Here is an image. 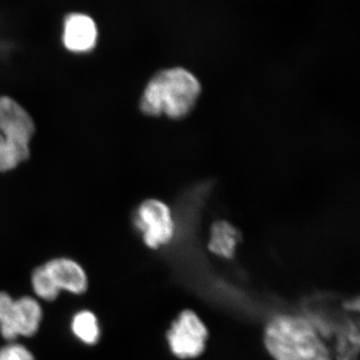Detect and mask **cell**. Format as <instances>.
<instances>
[{"mask_svg":"<svg viewBox=\"0 0 360 360\" xmlns=\"http://www.w3.org/2000/svg\"><path fill=\"white\" fill-rule=\"evenodd\" d=\"M264 345L274 360H331L311 322L298 315L272 317L265 326Z\"/></svg>","mask_w":360,"mask_h":360,"instance_id":"cell-1","label":"cell"},{"mask_svg":"<svg viewBox=\"0 0 360 360\" xmlns=\"http://www.w3.org/2000/svg\"><path fill=\"white\" fill-rule=\"evenodd\" d=\"M200 94V82L188 70L181 68L162 70L146 85L141 110L144 115H165L179 120L191 112Z\"/></svg>","mask_w":360,"mask_h":360,"instance_id":"cell-2","label":"cell"},{"mask_svg":"<svg viewBox=\"0 0 360 360\" xmlns=\"http://www.w3.org/2000/svg\"><path fill=\"white\" fill-rule=\"evenodd\" d=\"M33 134L34 123L27 111L11 97L0 96V172L27 160Z\"/></svg>","mask_w":360,"mask_h":360,"instance_id":"cell-3","label":"cell"},{"mask_svg":"<svg viewBox=\"0 0 360 360\" xmlns=\"http://www.w3.org/2000/svg\"><path fill=\"white\" fill-rule=\"evenodd\" d=\"M167 340L170 352L177 359H198L205 352L208 330L195 312L186 309L172 322Z\"/></svg>","mask_w":360,"mask_h":360,"instance_id":"cell-4","label":"cell"},{"mask_svg":"<svg viewBox=\"0 0 360 360\" xmlns=\"http://www.w3.org/2000/svg\"><path fill=\"white\" fill-rule=\"evenodd\" d=\"M134 225L149 248L158 250L167 245L174 234V222L168 206L162 201L148 200L142 202L134 215Z\"/></svg>","mask_w":360,"mask_h":360,"instance_id":"cell-5","label":"cell"},{"mask_svg":"<svg viewBox=\"0 0 360 360\" xmlns=\"http://www.w3.org/2000/svg\"><path fill=\"white\" fill-rule=\"evenodd\" d=\"M42 316L41 305L35 298L22 296L14 300L8 319L0 324V335L9 342H13L20 336L32 338L39 330Z\"/></svg>","mask_w":360,"mask_h":360,"instance_id":"cell-6","label":"cell"},{"mask_svg":"<svg viewBox=\"0 0 360 360\" xmlns=\"http://www.w3.org/2000/svg\"><path fill=\"white\" fill-rule=\"evenodd\" d=\"M98 30L94 18L84 13L68 14L63 23V42L73 53H86L96 46Z\"/></svg>","mask_w":360,"mask_h":360,"instance_id":"cell-7","label":"cell"},{"mask_svg":"<svg viewBox=\"0 0 360 360\" xmlns=\"http://www.w3.org/2000/svg\"><path fill=\"white\" fill-rule=\"evenodd\" d=\"M44 267L59 291L80 295L89 288V277L84 267L70 258H53Z\"/></svg>","mask_w":360,"mask_h":360,"instance_id":"cell-8","label":"cell"},{"mask_svg":"<svg viewBox=\"0 0 360 360\" xmlns=\"http://www.w3.org/2000/svg\"><path fill=\"white\" fill-rule=\"evenodd\" d=\"M240 241V233L233 225L224 220L214 222L210 229L208 250L217 257L231 259Z\"/></svg>","mask_w":360,"mask_h":360,"instance_id":"cell-9","label":"cell"},{"mask_svg":"<svg viewBox=\"0 0 360 360\" xmlns=\"http://www.w3.org/2000/svg\"><path fill=\"white\" fill-rule=\"evenodd\" d=\"M70 328L75 338L85 345H96L101 340V330L98 319L89 310H82L73 315Z\"/></svg>","mask_w":360,"mask_h":360,"instance_id":"cell-10","label":"cell"},{"mask_svg":"<svg viewBox=\"0 0 360 360\" xmlns=\"http://www.w3.org/2000/svg\"><path fill=\"white\" fill-rule=\"evenodd\" d=\"M32 285L35 295L45 302H53L58 297L60 291L51 281V276L44 269V265L32 272Z\"/></svg>","mask_w":360,"mask_h":360,"instance_id":"cell-11","label":"cell"},{"mask_svg":"<svg viewBox=\"0 0 360 360\" xmlns=\"http://www.w3.org/2000/svg\"><path fill=\"white\" fill-rule=\"evenodd\" d=\"M0 360H35L32 352L20 343L9 342L0 348Z\"/></svg>","mask_w":360,"mask_h":360,"instance_id":"cell-12","label":"cell"},{"mask_svg":"<svg viewBox=\"0 0 360 360\" xmlns=\"http://www.w3.org/2000/svg\"><path fill=\"white\" fill-rule=\"evenodd\" d=\"M14 300L8 293L0 291V324L8 319L13 310Z\"/></svg>","mask_w":360,"mask_h":360,"instance_id":"cell-13","label":"cell"}]
</instances>
